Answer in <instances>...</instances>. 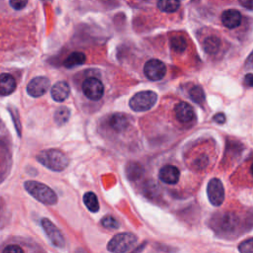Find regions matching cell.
<instances>
[{
	"mask_svg": "<svg viewBox=\"0 0 253 253\" xmlns=\"http://www.w3.org/2000/svg\"><path fill=\"white\" fill-rule=\"evenodd\" d=\"M157 7L160 11L165 13H173L176 12L180 7L179 1L173 0H160L157 2Z\"/></svg>",
	"mask_w": 253,
	"mask_h": 253,
	"instance_id": "obj_20",
	"label": "cell"
},
{
	"mask_svg": "<svg viewBox=\"0 0 253 253\" xmlns=\"http://www.w3.org/2000/svg\"><path fill=\"white\" fill-rule=\"evenodd\" d=\"M9 4L16 10H21L23 9L27 4L28 2L27 1H10Z\"/></svg>",
	"mask_w": 253,
	"mask_h": 253,
	"instance_id": "obj_27",
	"label": "cell"
},
{
	"mask_svg": "<svg viewBox=\"0 0 253 253\" xmlns=\"http://www.w3.org/2000/svg\"><path fill=\"white\" fill-rule=\"evenodd\" d=\"M170 45H171V48L175 52L181 53V52H183L186 49L187 42H186L184 37H182V36H175V37L171 38Z\"/></svg>",
	"mask_w": 253,
	"mask_h": 253,
	"instance_id": "obj_22",
	"label": "cell"
},
{
	"mask_svg": "<svg viewBox=\"0 0 253 253\" xmlns=\"http://www.w3.org/2000/svg\"><path fill=\"white\" fill-rule=\"evenodd\" d=\"M241 19L240 12L235 9L225 10L221 15V22L228 29L237 28L241 23Z\"/></svg>",
	"mask_w": 253,
	"mask_h": 253,
	"instance_id": "obj_12",
	"label": "cell"
},
{
	"mask_svg": "<svg viewBox=\"0 0 253 253\" xmlns=\"http://www.w3.org/2000/svg\"><path fill=\"white\" fill-rule=\"evenodd\" d=\"M109 125L110 126L118 131V132H121L123 130H125L127 126H128V120H127V117L125 115V114H122V113H116L114 114L111 118H110V121H109Z\"/></svg>",
	"mask_w": 253,
	"mask_h": 253,
	"instance_id": "obj_15",
	"label": "cell"
},
{
	"mask_svg": "<svg viewBox=\"0 0 253 253\" xmlns=\"http://www.w3.org/2000/svg\"><path fill=\"white\" fill-rule=\"evenodd\" d=\"M24 187L31 196L44 205L52 206L57 203L56 194L51 188L42 183L37 181H26Z\"/></svg>",
	"mask_w": 253,
	"mask_h": 253,
	"instance_id": "obj_2",
	"label": "cell"
},
{
	"mask_svg": "<svg viewBox=\"0 0 253 253\" xmlns=\"http://www.w3.org/2000/svg\"><path fill=\"white\" fill-rule=\"evenodd\" d=\"M137 243V238L130 232L118 233L111 238L107 244V249L111 253H126Z\"/></svg>",
	"mask_w": 253,
	"mask_h": 253,
	"instance_id": "obj_3",
	"label": "cell"
},
{
	"mask_svg": "<svg viewBox=\"0 0 253 253\" xmlns=\"http://www.w3.org/2000/svg\"><path fill=\"white\" fill-rule=\"evenodd\" d=\"M244 85L247 87H253V74L252 73H248L245 75L244 77Z\"/></svg>",
	"mask_w": 253,
	"mask_h": 253,
	"instance_id": "obj_28",
	"label": "cell"
},
{
	"mask_svg": "<svg viewBox=\"0 0 253 253\" xmlns=\"http://www.w3.org/2000/svg\"><path fill=\"white\" fill-rule=\"evenodd\" d=\"M83 202L86 208L91 212H97L99 211V202L97 199V196L93 192H87L83 196Z\"/></svg>",
	"mask_w": 253,
	"mask_h": 253,
	"instance_id": "obj_18",
	"label": "cell"
},
{
	"mask_svg": "<svg viewBox=\"0 0 253 253\" xmlns=\"http://www.w3.org/2000/svg\"><path fill=\"white\" fill-rule=\"evenodd\" d=\"M70 93L69 85L65 81H58L51 87V97L56 102H63Z\"/></svg>",
	"mask_w": 253,
	"mask_h": 253,
	"instance_id": "obj_13",
	"label": "cell"
},
{
	"mask_svg": "<svg viewBox=\"0 0 253 253\" xmlns=\"http://www.w3.org/2000/svg\"><path fill=\"white\" fill-rule=\"evenodd\" d=\"M144 74L151 81L161 80L166 74V66L159 59H149L144 64Z\"/></svg>",
	"mask_w": 253,
	"mask_h": 253,
	"instance_id": "obj_8",
	"label": "cell"
},
{
	"mask_svg": "<svg viewBox=\"0 0 253 253\" xmlns=\"http://www.w3.org/2000/svg\"><path fill=\"white\" fill-rule=\"evenodd\" d=\"M126 176L129 180H136L143 173L142 167L138 163H135V162L128 163L127 166H126Z\"/></svg>",
	"mask_w": 253,
	"mask_h": 253,
	"instance_id": "obj_21",
	"label": "cell"
},
{
	"mask_svg": "<svg viewBox=\"0 0 253 253\" xmlns=\"http://www.w3.org/2000/svg\"><path fill=\"white\" fill-rule=\"evenodd\" d=\"M50 86L49 79L44 76H38L33 78L27 85V92L30 96L38 98L42 96Z\"/></svg>",
	"mask_w": 253,
	"mask_h": 253,
	"instance_id": "obj_9",
	"label": "cell"
},
{
	"mask_svg": "<svg viewBox=\"0 0 253 253\" xmlns=\"http://www.w3.org/2000/svg\"><path fill=\"white\" fill-rule=\"evenodd\" d=\"M82 91L88 99L92 101H98L104 94V86L99 79L95 77H89L83 82Z\"/></svg>",
	"mask_w": 253,
	"mask_h": 253,
	"instance_id": "obj_6",
	"label": "cell"
},
{
	"mask_svg": "<svg viewBox=\"0 0 253 253\" xmlns=\"http://www.w3.org/2000/svg\"><path fill=\"white\" fill-rule=\"evenodd\" d=\"M37 159L46 168L56 172L64 170L69 164L68 157L58 149L42 150L37 155Z\"/></svg>",
	"mask_w": 253,
	"mask_h": 253,
	"instance_id": "obj_1",
	"label": "cell"
},
{
	"mask_svg": "<svg viewBox=\"0 0 253 253\" xmlns=\"http://www.w3.org/2000/svg\"><path fill=\"white\" fill-rule=\"evenodd\" d=\"M239 3L247 9H253V0H240Z\"/></svg>",
	"mask_w": 253,
	"mask_h": 253,
	"instance_id": "obj_30",
	"label": "cell"
},
{
	"mask_svg": "<svg viewBox=\"0 0 253 253\" xmlns=\"http://www.w3.org/2000/svg\"><path fill=\"white\" fill-rule=\"evenodd\" d=\"M213 121L219 125H222L225 123V116L222 113H217L213 116Z\"/></svg>",
	"mask_w": 253,
	"mask_h": 253,
	"instance_id": "obj_29",
	"label": "cell"
},
{
	"mask_svg": "<svg viewBox=\"0 0 253 253\" xmlns=\"http://www.w3.org/2000/svg\"><path fill=\"white\" fill-rule=\"evenodd\" d=\"M2 253H24V251L19 245L10 244L4 248Z\"/></svg>",
	"mask_w": 253,
	"mask_h": 253,
	"instance_id": "obj_26",
	"label": "cell"
},
{
	"mask_svg": "<svg viewBox=\"0 0 253 253\" xmlns=\"http://www.w3.org/2000/svg\"><path fill=\"white\" fill-rule=\"evenodd\" d=\"M159 178L166 184H176L180 178V172L177 167L173 165H165L159 171Z\"/></svg>",
	"mask_w": 253,
	"mask_h": 253,
	"instance_id": "obj_11",
	"label": "cell"
},
{
	"mask_svg": "<svg viewBox=\"0 0 253 253\" xmlns=\"http://www.w3.org/2000/svg\"><path fill=\"white\" fill-rule=\"evenodd\" d=\"M101 223L104 227L109 228V229H117L120 226L119 221L112 215H106L102 218Z\"/></svg>",
	"mask_w": 253,
	"mask_h": 253,
	"instance_id": "obj_24",
	"label": "cell"
},
{
	"mask_svg": "<svg viewBox=\"0 0 253 253\" xmlns=\"http://www.w3.org/2000/svg\"><path fill=\"white\" fill-rule=\"evenodd\" d=\"M207 193L210 203L214 206H220L224 201V188L222 183L217 178H212L208 183Z\"/></svg>",
	"mask_w": 253,
	"mask_h": 253,
	"instance_id": "obj_5",
	"label": "cell"
},
{
	"mask_svg": "<svg viewBox=\"0 0 253 253\" xmlns=\"http://www.w3.org/2000/svg\"><path fill=\"white\" fill-rule=\"evenodd\" d=\"M86 60V55L83 52H79V51H74L72 53H70L66 59L64 60L63 64L65 67L67 68H72L78 65H81L85 62Z\"/></svg>",
	"mask_w": 253,
	"mask_h": 253,
	"instance_id": "obj_16",
	"label": "cell"
},
{
	"mask_svg": "<svg viewBox=\"0 0 253 253\" xmlns=\"http://www.w3.org/2000/svg\"><path fill=\"white\" fill-rule=\"evenodd\" d=\"M189 95L190 98L199 105H203L206 101V95L204 89L201 86L192 87V89L189 91Z\"/></svg>",
	"mask_w": 253,
	"mask_h": 253,
	"instance_id": "obj_23",
	"label": "cell"
},
{
	"mask_svg": "<svg viewBox=\"0 0 253 253\" xmlns=\"http://www.w3.org/2000/svg\"><path fill=\"white\" fill-rule=\"evenodd\" d=\"M250 172H251V174L253 175V163H252V165H251V168H250Z\"/></svg>",
	"mask_w": 253,
	"mask_h": 253,
	"instance_id": "obj_32",
	"label": "cell"
},
{
	"mask_svg": "<svg viewBox=\"0 0 253 253\" xmlns=\"http://www.w3.org/2000/svg\"><path fill=\"white\" fill-rule=\"evenodd\" d=\"M238 250L240 253H253V238L244 240L238 245Z\"/></svg>",
	"mask_w": 253,
	"mask_h": 253,
	"instance_id": "obj_25",
	"label": "cell"
},
{
	"mask_svg": "<svg viewBox=\"0 0 253 253\" xmlns=\"http://www.w3.org/2000/svg\"><path fill=\"white\" fill-rule=\"evenodd\" d=\"M16 89V80L9 73L0 74V95L7 96L13 93Z\"/></svg>",
	"mask_w": 253,
	"mask_h": 253,
	"instance_id": "obj_14",
	"label": "cell"
},
{
	"mask_svg": "<svg viewBox=\"0 0 253 253\" xmlns=\"http://www.w3.org/2000/svg\"><path fill=\"white\" fill-rule=\"evenodd\" d=\"M41 223L52 245L57 248H63L65 246V239L58 227L55 226L48 218H42Z\"/></svg>",
	"mask_w": 253,
	"mask_h": 253,
	"instance_id": "obj_7",
	"label": "cell"
},
{
	"mask_svg": "<svg viewBox=\"0 0 253 253\" xmlns=\"http://www.w3.org/2000/svg\"><path fill=\"white\" fill-rule=\"evenodd\" d=\"M245 67L246 68H253V51L249 54L245 61Z\"/></svg>",
	"mask_w": 253,
	"mask_h": 253,
	"instance_id": "obj_31",
	"label": "cell"
},
{
	"mask_svg": "<svg viewBox=\"0 0 253 253\" xmlns=\"http://www.w3.org/2000/svg\"><path fill=\"white\" fill-rule=\"evenodd\" d=\"M157 101V94L153 91H140L129 100V107L134 112H144L151 109Z\"/></svg>",
	"mask_w": 253,
	"mask_h": 253,
	"instance_id": "obj_4",
	"label": "cell"
},
{
	"mask_svg": "<svg viewBox=\"0 0 253 253\" xmlns=\"http://www.w3.org/2000/svg\"><path fill=\"white\" fill-rule=\"evenodd\" d=\"M70 118V110L67 107L61 106L56 109L54 113V122L58 126H62L68 122Z\"/></svg>",
	"mask_w": 253,
	"mask_h": 253,
	"instance_id": "obj_19",
	"label": "cell"
},
{
	"mask_svg": "<svg viewBox=\"0 0 253 253\" xmlns=\"http://www.w3.org/2000/svg\"><path fill=\"white\" fill-rule=\"evenodd\" d=\"M175 116L181 123H189L194 118V110L192 106L186 102H180L175 106Z\"/></svg>",
	"mask_w": 253,
	"mask_h": 253,
	"instance_id": "obj_10",
	"label": "cell"
},
{
	"mask_svg": "<svg viewBox=\"0 0 253 253\" xmlns=\"http://www.w3.org/2000/svg\"><path fill=\"white\" fill-rule=\"evenodd\" d=\"M203 46L206 52L210 54L215 53L220 47V40L215 36H211L204 41Z\"/></svg>",
	"mask_w": 253,
	"mask_h": 253,
	"instance_id": "obj_17",
	"label": "cell"
}]
</instances>
